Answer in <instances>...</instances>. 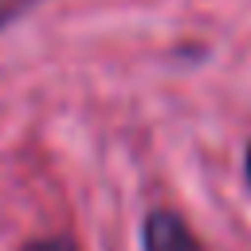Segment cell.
<instances>
[{
    "label": "cell",
    "mask_w": 251,
    "mask_h": 251,
    "mask_svg": "<svg viewBox=\"0 0 251 251\" xmlns=\"http://www.w3.org/2000/svg\"><path fill=\"white\" fill-rule=\"evenodd\" d=\"M141 247L145 251H204L192 227L173 208H153L141 224Z\"/></svg>",
    "instance_id": "1"
},
{
    "label": "cell",
    "mask_w": 251,
    "mask_h": 251,
    "mask_svg": "<svg viewBox=\"0 0 251 251\" xmlns=\"http://www.w3.org/2000/svg\"><path fill=\"white\" fill-rule=\"evenodd\" d=\"M20 251H75V243L63 239V235H47V239H31V243H24Z\"/></svg>",
    "instance_id": "2"
},
{
    "label": "cell",
    "mask_w": 251,
    "mask_h": 251,
    "mask_svg": "<svg viewBox=\"0 0 251 251\" xmlns=\"http://www.w3.org/2000/svg\"><path fill=\"white\" fill-rule=\"evenodd\" d=\"M243 165H247V184H251V141H247V161Z\"/></svg>",
    "instance_id": "3"
}]
</instances>
